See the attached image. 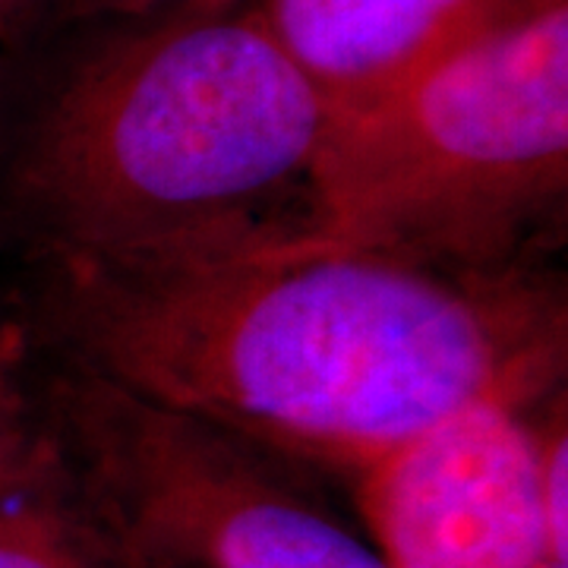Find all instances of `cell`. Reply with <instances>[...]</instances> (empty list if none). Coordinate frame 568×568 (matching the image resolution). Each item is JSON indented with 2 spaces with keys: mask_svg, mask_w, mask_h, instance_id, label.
<instances>
[{
  "mask_svg": "<svg viewBox=\"0 0 568 568\" xmlns=\"http://www.w3.org/2000/svg\"><path fill=\"white\" fill-rule=\"evenodd\" d=\"M67 361L282 462L361 474L480 407L562 392L568 310L530 268L320 241L155 265L48 256Z\"/></svg>",
  "mask_w": 568,
  "mask_h": 568,
  "instance_id": "obj_1",
  "label": "cell"
},
{
  "mask_svg": "<svg viewBox=\"0 0 568 568\" xmlns=\"http://www.w3.org/2000/svg\"><path fill=\"white\" fill-rule=\"evenodd\" d=\"M332 114L256 7L130 22L41 104L17 203L44 256L89 263L310 241Z\"/></svg>",
  "mask_w": 568,
  "mask_h": 568,
  "instance_id": "obj_2",
  "label": "cell"
},
{
  "mask_svg": "<svg viewBox=\"0 0 568 568\" xmlns=\"http://www.w3.org/2000/svg\"><path fill=\"white\" fill-rule=\"evenodd\" d=\"M566 190L568 0H493L398 80L335 108L310 241L511 272Z\"/></svg>",
  "mask_w": 568,
  "mask_h": 568,
  "instance_id": "obj_3",
  "label": "cell"
},
{
  "mask_svg": "<svg viewBox=\"0 0 568 568\" xmlns=\"http://www.w3.org/2000/svg\"><path fill=\"white\" fill-rule=\"evenodd\" d=\"M44 436L130 568H386L246 439L67 364Z\"/></svg>",
  "mask_w": 568,
  "mask_h": 568,
  "instance_id": "obj_4",
  "label": "cell"
},
{
  "mask_svg": "<svg viewBox=\"0 0 568 568\" xmlns=\"http://www.w3.org/2000/svg\"><path fill=\"white\" fill-rule=\"evenodd\" d=\"M386 568H562L537 499V407H480L361 470Z\"/></svg>",
  "mask_w": 568,
  "mask_h": 568,
  "instance_id": "obj_5",
  "label": "cell"
},
{
  "mask_svg": "<svg viewBox=\"0 0 568 568\" xmlns=\"http://www.w3.org/2000/svg\"><path fill=\"white\" fill-rule=\"evenodd\" d=\"M493 0H260L282 48L335 108L364 102L443 48Z\"/></svg>",
  "mask_w": 568,
  "mask_h": 568,
  "instance_id": "obj_6",
  "label": "cell"
},
{
  "mask_svg": "<svg viewBox=\"0 0 568 568\" xmlns=\"http://www.w3.org/2000/svg\"><path fill=\"white\" fill-rule=\"evenodd\" d=\"M0 568H130L85 511L44 429H26L10 379L0 388Z\"/></svg>",
  "mask_w": 568,
  "mask_h": 568,
  "instance_id": "obj_7",
  "label": "cell"
},
{
  "mask_svg": "<svg viewBox=\"0 0 568 568\" xmlns=\"http://www.w3.org/2000/svg\"><path fill=\"white\" fill-rule=\"evenodd\" d=\"M67 3L77 17H108L121 22H149L241 7V0H67Z\"/></svg>",
  "mask_w": 568,
  "mask_h": 568,
  "instance_id": "obj_8",
  "label": "cell"
},
{
  "mask_svg": "<svg viewBox=\"0 0 568 568\" xmlns=\"http://www.w3.org/2000/svg\"><path fill=\"white\" fill-rule=\"evenodd\" d=\"M26 3L29 0H0V48H3L7 36L13 32V26H17L20 13L26 10Z\"/></svg>",
  "mask_w": 568,
  "mask_h": 568,
  "instance_id": "obj_9",
  "label": "cell"
},
{
  "mask_svg": "<svg viewBox=\"0 0 568 568\" xmlns=\"http://www.w3.org/2000/svg\"><path fill=\"white\" fill-rule=\"evenodd\" d=\"M10 379V366H7V354H3V338H0V388Z\"/></svg>",
  "mask_w": 568,
  "mask_h": 568,
  "instance_id": "obj_10",
  "label": "cell"
}]
</instances>
